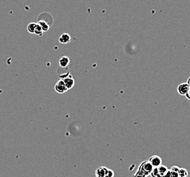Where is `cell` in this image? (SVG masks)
Listing matches in <instances>:
<instances>
[{
	"mask_svg": "<svg viewBox=\"0 0 190 177\" xmlns=\"http://www.w3.org/2000/svg\"><path fill=\"white\" fill-rule=\"evenodd\" d=\"M153 168V167L150 163V162L149 161H145L143 163H141V165L139 166L137 172L147 176L150 175Z\"/></svg>",
	"mask_w": 190,
	"mask_h": 177,
	"instance_id": "obj_1",
	"label": "cell"
},
{
	"mask_svg": "<svg viewBox=\"0 0 190 177\" xmlns=\"http://www.w3.org/2000/svg\"><path fill=\"white\" fill-rule=\"evenodd\" d=\"M55 90L57 93L60 94H63L68 91L67 88H66L65 85V83H64V80H63L62 79H61V80H59L58 82L55 84Z\"/></svg>",
	"mask_w": 190,
	"mask_h": 177,
	"instance_id": "obj_2",
	"label": "cell"
},
{
	"mask_svg": "<svg viewBox=\"0 0 190 177\" xmlns=\"http://www.w3.org/2000/svg\"><path fill=\"white\" fill-rule=\"evenodd\" d=\"M62 80H64V83H65V85L68 90L71 89V88H72L73 86H74V80L72 76L70 73H68V74L66 76V77L62 78Z\"/></svg>",
	"mask_w": 190,
	"mask_h": 177,
	"instance_id": "obj_3",
	"label": "cell"
},
{
	"mask_svg": "<svg viewBox=\"0 0 190 177\" xmlns=\"http://www.w3.org/2000/svg\"><path fill=\"white\" fill-rule=\"evenodd\" d=\"M148 161L150 162V163L153 168L159 167L160 165H162V158L158 155H153L152 157H151Z\"/></svg>",
	"mask_w": 190,
	"mask_h": 177,
	"instance_id": "obj_4",
	"label": "cell"
},
{
	"mask_svg": "<svg viewBox=\"0 0 190 177\" xmlns=\"http://www.w3.org/2000/svg\"><path fill=\"white\" fill-rule=\"evenodd\" d=\"M190 86H189L187 82H185V83H182L179 85L178 88H177V91H178L179 93L181 95H185L187 94L188 90H189Z\"/></svg>",
	"mask_w": 190,
	"mask_h": 177,
	"instance_id": "obj_5",
	"label": "cell"
},
{
	"mask_svg": "<svg viewBox=\"0 0 190 177\" xmlns=\"http://www.w3.org/2000/svg\"><path fill=\"white\" fill-rule=\"evenodd\" d=\"M107 170H108V168L106 167H99L98 168L95 170L96 177H104L106 176Z\"/></svg>",
	"mask_w": 190,
	"mask_h": 177,
	"instance_id": "obj_6",
	"label": "cell"
},
{
	"mask_svg": "<svg viewBox=\"0 0 190 177\" xmlns=\"http://www.w3.org/2000/svg\"><path fill=\"white\" fill-rule=\"evenodd\" d=\"M70 58L68 57L64 56L62 57L60 59V61H59V64H60V67L65 68L66 67H68V65L70 64Z\"/></svg>",
	"mask_w": 190,
	"mask_h": 177,
	"instance_id": "obj_7",
	"label": "cell"
},
{
	"mask_svg": "<svg viewBox=\"0 0 190 177\" xmlns=\"http://www.w3.org/2000/svg\"><path fill=\"white\" fill-rule=\"evenodd\" d=\"M71 40V37L68 34H63L62 36H60V39H59V41L61 44H68L70 42Z\"/></svg>",
	"mask_w": 190,
	"mask_h": 177,
	"instance_id": "obj_8",
	"label": "cell"
},
{
	"mask_svg": "<svg viewBox=\"0 0 190 177\" xmlns=\"http://www.w3.org/2000/svg\"><path fill=\"white\" fill-rule=\"evenodd\" d=\"M38 25H39L40 27H41L42 31H43L44 32H47V31L49 30L50 26H49V24H48L46 21H39V22L38 23Z\"/></svg>",
	"mask_w": 190,
	"mask_h": 177,
	"instance_id": "obj_9",
	"label": "cell"
},
{
	"mask_svg": "<svg viewBox=\"0 0 190 177\" xmlns=\"http://www.w3.org/2000/svg\"><path fill=\"white\" fill-rule=\"evenodd\" d=\"M36 26H37V23H29L28 26H27V31H28V32L30 33V34H34V31Z\"/></svg>",
	"mask_w": 190,
	"mask_h": 177,
	"instance_id": "obj_10",
	"label": "cell"
},
{
	"mask_svg": "<svg viewBox=\"0 0 190 177\" xmlns=\"http://www.w3.org/2000/svg\"><path fill=\"white\" fill-rule=\"evenodd\" d=\"M158 172H159V174H162V175H164L166 172L168 171V169L167 167L166 166H164V165H160L159 167H158Z\"/></svg>",
	"mask_w": 190,
	"mask_h": 177,
	"instance_id": "obj_11",
	"label": "cell"
},
{
	"mask_svg": "<svg viewBox=\"0 0 190 177\" xmlns=\"http://www.w3.org/2000/svg\"><path fill=\"white\" fill-rule=\"evenodd\" d=\"M178 173L179 177H187L188 176V171L185 168H179Z\"/></svg>",
	"mask_w": 190,
	"mask_h": 177,
	"instance_id": "obj_12",
	"label": "cell"
},
{
	"mask_svg": "<svg viewBox=\"0 0 190 177\" xmlns=\"http://www.w3.org/2000/svg\"><path fill=\"white\" fill-rule=\"evenodd\" d=\"M43 33H44V31H42V28L38 25V23H37V26L36 27V29H35L34 34H36L37 36H42V35L43 34Z\"/></svg>",
	"mask_w": 190,
	"mask_h": 177,
	"instance_id": "obj_13",
	"label": "cell"
},
{
	"mask_svg": "<svg viewBox=\"0 0 190 177\" xmlns=\"http://www.w3.org/2000/svg\"><path fill=\"white\" fill-rule=\"evenodd\" d=\"M158 174H159V172H158V168H153L152 171H151L150 175L151 176V177H156Z\"/></svg>",
	"mask_w": 190,
	"mask_h": 177,
	"instance_id": "obj_14",
	"label": "cell"
},
{
	"mask_svg": "<svg viewBox=\"0 0 190 177\" xmlns=\"http://www.w3.org/2000/svg\"><path fill=\"white\" fill-rule=\"evenodd\" d=\"M114 172L109 168H108V170H107V174L106 176L108 177H114Z\"/></svg>",
	"mask_w": 190,
	"mask_h": 177,
	"instance_id": "obj_15",
	"label": "cell"
},
{
	"mask_svg": "<svg viewBox=\"0 0 190 177\" xmlns=\"http://www.w3.org/2000/svg\"><path fill=\"white\" fill-rule=\"evenodd\" d=\"M170 177H179V173L175 171L170 170Z\"/></svg>",
	"mask_w": 190,
	"mask_h": 177,
	"instance_id": "obj_16",
	"label": "cell"
},
{
	"mask_svg": "<svg viewBox=\"0 0 190 177\" xmlns=\"http://www.w3.org/2000/svg\"><path fill=\"white\" fill-rule=\"evenodd\" d=\"M133 177H147V176H145V175L141 174V173L136 172V173L133 176Z\"/></svg>",
	"mask_w": 190,
	"mask_h": 177,
	"instance_id": "obj_17",
	"label": "cell"
},
{
	"mask_svg": "<svg viewBox=\"0 0 190 177\" xmlns=\"http://www.w3.org/2000/svg\"><path fill=\"white\" fill-rule=\"evenodd\" d=\"M180 168H179L178 166H172V168H170V170H172V171H175V172H179V170Z\"/></svg>",
	"mask_w": 190,
	"mask_h": 177,
	"instance_id": "obj_18",
	"label": "cell"
},
{
	"mask_svg": "<svg viewBox=\"0 0 190 177\" xmlns=\"http://www.w3.org/2000/svg\"><path fill=\"white\" fill-rule=\"evenodd\" d=\"M164 177H170V170H168V171L164 175Z\"/></svg>",
	"mask_w": 190,
	"mask_h": 177,
	"instance_id": "obj_19",
	"label": "cell"
},
{
	"mask_svg": "<svg viewBox=\"0 0 190 177\" xmlns=\"http://www.w3.org/2000/svg\"><path fill=\"white\" fill-rule=\"evenodd\" d=\"M185 97H187L188 99H189V100H190V87L189 88V90H188L187 94L185 95Z\"/></svg>",
	"mask_w": 190,
	"mask_h": 177,
	"instance_id": "obj_20",
	"label": "cell"
},
{
	"mask_svg": "<svg viewBox=\"0 0 190 177\" xmlns=\"http://www.w3.org/2000/svg\"><path fill=\"white\" fill-rule=\"evenodd\" d=\"M156 177H164V175H162V174H158V175H157V176Z\"/></svg>",
	"mask_w": 190,
	"mask_h": 177,
	"instance_id": "obj_21",
	"label": "cell"
},
{
	"mask_svg": "<svg viewBox=\"0 0 190 177\" xmlns=\"http://www.w3.org/2000/svg\"><path fill=\"white\" fill-rule=\"evenodd\" d=\"M187 83L189 84V86H190V77L189 78H188V80H187Z\"/></svg>",
	"mask_w": 190,
	"mask_h": 177,
	"instance_id": "obj_22",
	"label": "cell"
},
{
	"mask_svg": "<svg viewBox=\"0 0 190 177\" xmlns=\"http://www.w3.org/2000/svg\"><path fill=\"white\" fill-rule=\"evenodd\" d=\"M104 177H108V176H104Z\"/></svg>",
	"mask_w": 190,
	"mask_h": 177,
	"instance_id": "obj_23",
	"label": "cell"
}]
</instances>
